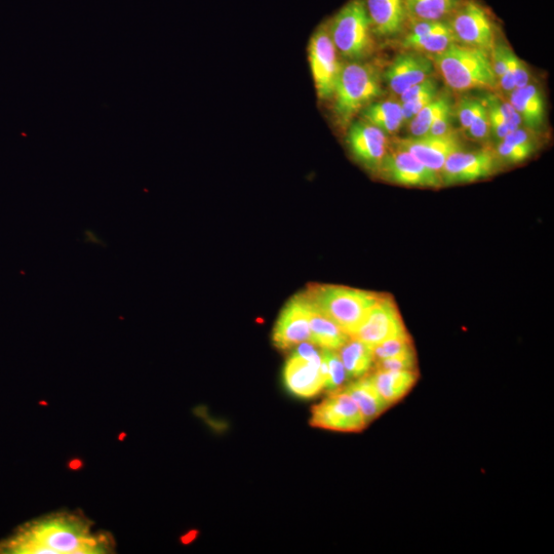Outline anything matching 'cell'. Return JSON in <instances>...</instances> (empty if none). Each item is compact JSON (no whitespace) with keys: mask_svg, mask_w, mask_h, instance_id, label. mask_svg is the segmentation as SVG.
<instances>
[{"mask_svg":"<svg viewBox=\"0 0 554 554\" xmlns=\"http://www.w3.org/2000/svg\"><path fill=\"white\" fill-rule=\"evenodd\" d=\"M112 549L111 537L93 532L86 518L67 512L28 524L4 547L21 554H105Z\"/></svg>","mask_w":554,"mask_h":554,"instance_id":"obj_1","label":"cell"},{"mask_svg":"<svg viewBox=\"0 0 554 554\" xmlns=\"http://www.w3.org/2000/svg\"><path fill=\"white\" fill-rule=\"evenodd\" d=\"M305 299L349 337L360 327L381 294L345 286L314 285L302 293Z\"/></svg>","mask_w":554,"mask_h":554,"instance_id":"obj_2","label":"cell"},{"mask_svg":"<svg viewBox=\"0 0 554 554\" xmlns=\"http://www.w3.org/2000/svg\"><path fill=\"white\" fill-rule=\"evenodd\" d=\"M447 86L456 92L497 87L498 81L489 54L457 43L431 55Z\"/></svg>","mask_w":554,"mask_h":554,"instance_id":"obj_3","label":"cell"},{"mask_svg":"<svg viewBox=\"0 0 554 554\" xmlns=\"http://www.w3.org/2000/svg\"><path fill=\"white\" fill-rule=\"evenodd\" d=\"M382 95L377 69L366 63L353 62L342 66L335 90L334 111L341 126Z\"/></svg>","mask_w":554,"mask_h":554,"instance_id":"obj_4","label":"cell"},{"mask_svg":"<svg viewBox=\"0 0 554 554\" xmlns=\"http://www.w3.org/2000/svg\"><path fill=\"white\" fill-rule=\"evenodd\" d=\"M328 25L332 41L343 57L358 62L373 53L374 32L364 0H350Z\"/></svg>","mask_w":554,"mask_h":554,"instance_id":"obj_5","label":"cell"},{"mask_svg":"<svg viewBox=\"0 0 554 554\" xmlns=\"http://www.w3.org/2000/svg\"><path fill=\"white\" fill-rule=\"evenodd\" d=\"M308 58L319 97L324 100L333 98L343 65L338 60L329 25L320 26L311 36Z\"/></svg>","mask_w":554,"mask_h":554,"instance_id":"obj_6","label":"cell"},{"mask_svg":"<svg viewBox=\"0 0 554 554\" xmlns=\"http://www.w3.org/2000/svg\"><path fill=\"white\" fill-rule=\"evenodd\" d=\"M377 174L386 181L403 186H443L441 175L426 168L411 153L395 143L389 146Z\"/></svg>","mask_w":554,"mask_h":554,"instance_id":"obj_7","label":"cell"},{"mask_svg":"<svg viewBox=\"0 0 554 554\" xmlns=\"http://www.w3.org/2000/svg\"><path fill=\"white\" fill-rule=\"evenodd\" d=\"M454 13L450 25L456 41L488 54L492 52L495 46V32L488 12L477 2L469 0L458 6Z\"/></svg>","mask_w":554,"mask_h":554,"instance_id":"obj_8","label":"cell"},{"mask_svg":"<svg viewBox=\"0 0 554 554\" xmlns=\"http://www.w3.org/2000/svg\"><path fill=\"white\" fill-rule=\"evenodd\" d=\"M310 424L340 432H360L367 427L358 405L343 389L331 392L326 400L313 407Z\"/></svg>","mask_w":554,"mask_h":554,"instance_id":"obj_9","label":"cell"},{"mask_svg":"<svg viewBox=\"0 0 554 554\" xmlns=\"http://www.w3.org/2000/svg\"><path fill=\"white\" fill-rule=\"evenodd\" d=\"M407 332L397 303L391 296L381 294L351 337L374 347L389 338Z\"/></svg>","mask_w":554,"mask_h":554,"instance_id":"obj_10","label":"cell"},{"mask_svg":"<svg viewBox=\"0 0 554 554\" xmlns=\"http://www.w3.org/2000/svg\"><path fill=\"white\" fill-rule=\"evenodd\" d=\"M495 152L489 149L452 153L441 172L443 185L471 183L492 176L498 169Z\"/></svg>","mask_w":554,"mask_h":554,"instance_id":"obj_11","label":"cell"},{"mask_svg":"<svg viewBox=\"0 0 554 554\" xmlns=\"http://www.w3.org/2000/svg\"><path fill=\"white\" fill-rule=\"evenodd\" d=\"M309 304L303 294L293 297L280 314L273 331L277 348L287 350L310 342Z\"/></svg>","mask_w":554,"mask_h":554,"instance_id":"obj_12","label":"cell"},{"mask_svg":"<svg viewBox=\"0 0 554 554\" xmlns=\"http://www.w3.org/2000/svg\"><path fill=\"white\" fill-rule=\"evenodd\" d=\"M411 153L417 161L429 170L441 175L448 157L463 149L455 131L445 136H424L398 139L394 142Z\"/></svg>","mask_w":554,"mask_h":554,"instance_id":"obj_13","label":"cell"},{"mask_svg":"<svg viewBox=\"0 0 554 554\" xmlns=\"http://www.w3.org/2000/svg\"><path fill=\"white\" fill-rule=\"evenodd\" d=\"M347 143L356 161L378 172L389 148L386 134L368 122H358L350 126Z\"/></svg>","mask_w":554,"mask_h":554,"instance_id":"obj_14","label":"cell"},{"mask_svg":"<svg viewBox=\"0 0 554 554\" xmlns=\"http://www.w3.org/2000/svg\"><path fill=\"white\" fill-rule=\"evenodd\" d=\"M433 73V63L419 52L409 51L395 57L384 74L389 90L401 96L411 87L425 81Z\"/></svg>","mask_w":554,"mask_h":554,"instance_id":"obj_15","label":"cell"},{"mask_svg":"<svg viewBox=\"0 0 554 554\" xmlns=\"http://www.w3.org/2000/svg\"><path fill=\"white\" fill-rule=\"evenodd\" d=\"M285 382L297 397L310 399L325 388L322 359L309 361L293 353L285 368Z\"/></svg>","mask_w":554,"mask_h":554,"instance_id":"obj_16","label":"cell"},{"mask_svg":"<svg viewBox=\"0 0 554 554\" xmlns=\"http://www.w3.org/2000/svg\"><path fill=\"white\" fill-rule=\"evenodd\" d=\"M365 4L375 35L389 37L402 32L408 19L405 0H366Z\"/></svg>","mask_w":554,"mask_h":554,"instance_id":"obj_17","label":"cell"},{"mask_svg":"<svg viewBox=\"0 0 554 554\" xmlns=\"http://www.w3.org/2000/svg\"><path fill=\"white\" fill-rule=\"evenodd\" d=\"M510 104L519 113L526 129L539 132L545 123V101L540 89L529 84L510 93Z\"/></svg>","mask_w":554,"mask_h":554,"instance_id":"obj_18","label":"cell"},{"mask_svg":"<svg viewBox=\"0 0 554 554\" xmlns=\"http://www.w3.org/2000/svg\"><path fill=\"white\" fill-rule=\"evenodd\" d=\"M381 397L391 406L399 403L413 389L419 379L418 371L376 370L370 375Z\"/></svg>","mask_w":554,"mask_h":554,"instance_id":"obj_19","label":"cell"},{"mask_svg":"<svg viewBox=\"0 0 554 554\" xmlns=\"http://www.w3.org/2000/svg\"><path fill=\"white\" fill-rule=\"evenodd\" d=\"M358 405L368 424L386 412L389 405L374 386L370 376H364L342 388Z\"/></svg>","mask_w":554,"mask_h":554,"instance_id":"obj_20","label":"cell"},{"mask_svg":"<svg viewBox=\"0 0 554 554\" xmlns=\"http://www.w3.org/2000/svg\"><path fill=\"white\" fill-rule=\"evenodd\" d=\"M536 148L534 132L519 128L499 141L495 155L499 163L517 165L527 161Z\"/></svg>","mask_w":554,"mask_h":554,"instance_id":"obj_21","label":"cell"},{"mask_svg":"<svg viewBox=\"0 0 554 554\" xmlns=\"http://www.w3.org/2000/svg\"><path fill=\"white\" fill-rule=\"evenodd\" d=\"M308 304L310 342L323 349L339 350L350 337L328 319L326 315L315 309L309 302Z\"/></svg>","mask_w":554,"mask_h":554,"instance_id":"obj_22","label":"cell"},{"mask_svg":"<svg viewBox=\"0 0 554 554\" xmlns=\"http://www.w3.org/2000/svg\"><path fill=\"white\" fill-rule=\"evenodd\" d=\"M337 351L348 378H362L375 365L373 347L358 339L350 337Z\"/></svg>","mask_w":554,"mask_h":554,"instance_id":"obj_23","label":"cell"},{"mask_svg":"<svg viewBox=\"0 0 554 554\" xmlns=\"http://www.w3.org/2000/svg\"><path fill=\"white\" fill-rule=\"evenodd\" d=\"M454 43L457 41L450 23L442 21L429 33L419 36L407 34L402 47L409 51L435 55L442 53Z\"/></svg>","mask_w":554,"mask_h":554,"instance_id":"obj_24","label":"cell"},{"mask_svg":"<svg viewBox=\"0 0 554 554\" xmlns=\"http://www.w3.org/2000/svg\"><path fill=\"white\" fill-rule=\"evenodd\" d=\"M363 115L366 122L386 135L397 134L404 125L402 104L394 100L372 103L363 109Z\"/></svg>","mask_w":554,"mask_h":554,"instance_id":"obj_25","label":"cell"},{"mask_svg":"<svg viewBox=\"0 0 554 554\" xmlns=\"http://www.w3.org/2000/svg\"><path fill=\"white\" fill-rule=\"evenodd\" d=\"M458 5L459 0H405L408 18L415 22L442 21Z\"/></svg>","mask_w":554,"mask_h":554,"instance_id":"obj_26","label":"cell"},{"mask_svg":"<svg viewBox=\"0 0 554 554\" xmlns=\"http://www.w3.org/2000/svg\"><path fill=\"white\" fill-rule=\"evenodd\" d=\"M451 105L452 102L448 96L439 94L435 97L409 123V131L412 137L419 138L426 136L441 112Z\"/></svg>","mask_w":554,"mask_h":554,"instance_id":"obj_27","label":"cell"},{"mask_svg":"<svg viewBox=\"0 0 554 554\" xmlns=\"http://www.w3.org/2000/svg\"><path fill=\"white\" fill-rule=\"evenodd\" d=\"M322 372L325 378V388L330 393L342 389L348 378L338 351L322 348Z\"/></svg>","mask_w":554,"mask_h":554,"instance_id":"obj_28","label":"cell"},{"mask_svg":"<svg viewBox=\"0 0 554 554\" xmlns=\"http://www.w3.org/2000/svg\"><path fill=\"white\" fill-rule=\"evenodd\" d=\"M413 347V341L408 332L389 338L373 347L375 363L393 358V356L399 355Z\"/></svg>","mask_w":554,"mask_h":554,"instance_id":"obj_29","label":"cell"},{"mask_svg":"<svg viewBox=\"0 0 554 554\" xmlns=\"http://www.w3.org/2000/svg\"><path fill=\"white\" fill-rule=\"evenodd\" d=\"M482 101L485 104L488 112L491 135L494 134V137L498 141L503 140L512 131L509 128L505 117L500 110L499 97L493 94H489L485 96Z\"/></svg>","mask_w":554,"mask_h":554,"instance_id":"obj_30","label":"cell"},{"mask_svg":"<svg viewBox=\"0 0 554 554\" xmlns=\"http://www.w3.org/2000/svg\"><path fill=\"white\" fill-rule=\"evenodd\" d=\"M376 370L383 371H418V359L415 348H411L393 358L375 363Z\"/></svg>","mask_w":554,"mask_h":554,"instance_id":"obj_31","label":"cell"},{"mask_svg":"<svg viewBox=\"0 0 554 554\" xmlns=\"http://www.w3.org/2000/svg\"><path fill=\"white\" fill-rule=\"evenodd\" d=\"M468 132L473 140L484 142L491 136L488 112L485 104L481 100L476 115H474Z\"/></svg>","mask_w":554,"mask_h":554,"instance_id":"obj_32","label":"cell"},{"mask_svg":"<svg viewBox=\"0 0 554 554\" xmlns=\"http://www.w3.org/2000/svg\"><path fill=\"white\" fill-rule=\"evenodd\" d=\"M480 102L481 100L468 97L459 101L456 111L460 125L464 130L468 131Z\"/></svg>","mask_w":554,"mask_h":554,"instance_id":"obj_33","label":"cell"},{"mask_svg":"<svg viewBox=\"0 0 554 554\" xmlns=\"http://www.w3.org/2000/svg\"><path fill=\"white\" fill-rule=\"evenodd\" d=\"M439 95V91L425 94L415 100L402 104L404 124H409L413 118L423 109L429 102Z\"/></svg>","mask_w":554,"mask_h":554,"instance_id":"obj_34","label":"cell"},{"mask_svg":"<svg viewBox=\"0 0 554 554\" xmlns=\"http://www.w3.org/2000/svg\"><path fill=\"white\" fill-rule=\"evenodd\" d=\"M453 106L444 109L430 127L426 136H445L453 132L452 128Z\"/></svg>","mask_w":554,"mask_h":554,"instance_id":"obj_35","label":"cell"},{"mask_svg":"<svg viewBox=\"0 0 554 554\" xmlns=\"http://www.w3.org/2000/svg\"><path fill=\"white\" fill-rule=\"evenodd\" d=\"M437 91H439L437 82H435L432 77H428L422 83L415 85L410 89H408L407 91H405L401 95V102L402 104L407 103L425 94H428L431 92H437Z\"/></svg>","mask_w":554,"mask_h":554,"instance_id":"obj_36","label":"cell"},{"mask_svg":"<svg viewBox=\"0 0 554 554\" xmlns=\"http://www.w3.org/2000/svg\"><path fill=\"white\" fill-rule=\"evenodd\" d=\"M518 57L513 54L510 50L508 55V66L504 75L499 79L501 88L506 93H511L516 86H514V74H516V67L518 62Z\"/></svg>","mask_w":554,"mask_h":554,"instance_id":"obj_37","label":"cell"},{"mask_svg":"<svg viewBox=\"0 0 554 554\" xmlns=\"http://www.w3.org/2000/svg\"><path fill=\"white\" fill-rule=\"evenodd\" d=\"M499 107L511 131L517 130L522 127L523 122L521 120V117L516 109H514L513 106L510 104V102L504 101L499 98Z\"/></svg>","mask_w":554,"mask_h":554,"instance_id":"obj_38","label":"cell"},{"mask_svg":"<svg viewBox=\"0 0 554 554\" xmlns=\"http://www.w3.org/2000/svg\"><path fill=\"white\" fill-rule=\"evenodd\" d=\"M529 84L530 72L525 62L519 58L516 67V74H514V86H516V89H521Z\"/></svg>","mask_w":554,"mask_h":554,"instance_id":"obj_39","label":"cell"}]
</instances>
